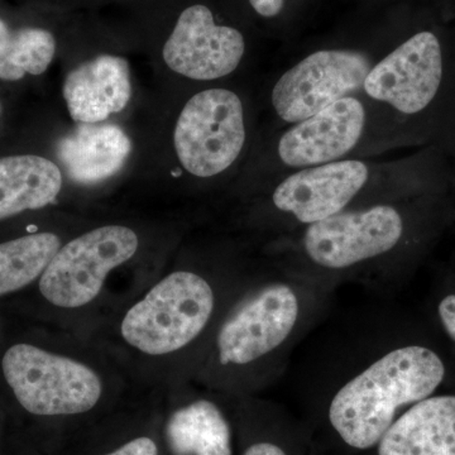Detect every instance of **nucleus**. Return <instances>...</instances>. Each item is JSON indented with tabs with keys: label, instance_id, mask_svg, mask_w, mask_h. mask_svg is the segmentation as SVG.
Here are the masks:
<instances>
[{
	"label": "nucleus",
	"instance_id": "f257e3e1",
	"mask_svg": "<svg viewBox=\"0 0 455 455\" xmlns=\"http://www.w3.org/2000/svg\"><path fill=\"white\" fill-rule=\"evenodd\" d=\"M373 344L325 382L307 427L316 451L367 455L398 416L444 381V361L429 347L388 346L383 335Z\"/></svg>",
	"mask_w": 455,
	"mask_h": 455
},
{
	"label": "nucleus",
	"instance_id": "f03ea898",
	"mask_svg": "<svg viewBox=\"0 0 455 455\" xmlns=\"http://www.w3.org/2000/svg\"><path fill=\"white\" fill-rule=\"evenodd\" d=\"M333 287L307 274L256 284L218 328L215 363L224 371L259 370L269 377L283 371L296 344L324 313Z\"/></svg>",
	"mask_w": 455,
	"mask_h": 455
},
{
	"label": "nucleus",
	"instance_id": "7ed1b4c3",
	"mask_svg": "<svg viewBox=\"0 0 455 455\" xmlns=\"http://www.w3.org/2000/svg\"><path fill=\"white\" fill-rule=\"evenodd\" d=\"M217 309L214 287L202 275L176 271L155 284L123 317V339L148 355L179 352L202 337Z\"/></svg>",
	"mask_w": 455,
	"mask_h": 455
},
{
	"label": "nucleus",
	"instance_id": "20e7f679",
	"mask_svg": "<svg viewBox=\"0 0 455 455\" xmlns=\"http://www.w3.org/2000/svg\"><path fill=\"white\" fill-rule=\"evenodd\" d=\"M405 220L395 206L377 204L311 224L301 238L302 254L314 268L313 277L357 275L400 244Z\"/></svg>",
	"mask_w": 455,
	"mask_h": 455
},
{
	"label": "nucleus",
	"instance_id": "39448f33",
	"mask_svg": "<svg viewBox=\"0 0 455 455\" xmlns=\"http://www.w3.org/2000/svg\"><path fill=\"white\" fill-rule=\"evenodd\" d=\"M2 368L18 403L33 415L85 414L103 395V382L94 370L32 344L11 347Z\"/></svg>",
	"mask_w": 455,
	"mask_h": 455
},
{
	"label": "nucleus",
	"instance_id": "423d86ee",
	"mask_svg": "<svg viewBox=\"0 0 455 455\" xmlns=\"http://www.w3.org/2000/svg\"><path fill=\"white\" fill-rule=\"evenodd\" d=\"M134 230L106 226L62 245L40 278V291L50 304L64 309L85 307L103 289L108 275L137 253Z\"/></svg>",
	"mask_w": 455,
	"mask_h": 455
},
{
	"label": "nucleus",
	"instance_id": "0eeeda50",
	"mask_svg": "<svg viewBox=\"0 0 455 455\" xmlns=\"http://www.w3.org/2000/svg\"><path fill=\"white\" fill-rule=\"evenodd\" d=\"M245 142L243 104L228 89L197 92L176 123L173 143L184 169L196 178H212L229 169Z\"/></svg>",
	"mask_w": 455,
	"mask_h": 455
},
{
	"label": "nucleus",
	"instance_id": "6e6552de",
	"mask_svg": "<svg viewBox=\"0 0 455 455\" xmlns=\"http://www.w3.org/2000/svg\"><path fill=\"white\" fill-rule=\"evenodd\" d=\"M370 68L367 57L357 51H316L277 80L272 107L283 121L295 124L340 99L353 97L363 88Z\"/></svg>",
	"mask_w": 455,
	"mask_h": 455
},
{
	"label": "nucleus",
	"instance_id": "1a4fd4ad",
	"mask_svg": "<svg viewBox=\"0 0 455 455\" xmlns=\"http://www.w3.org/2000/svg\"><path fill=\"white\" fill-rule=\"evenodd\" d=\"M443 80V51L433 32H419L368 71V97L403 114L429 107Z\"/></svg>",
	"mask_w": 455,
	"mask_h": 455
},
{
	"label": "nucleus",
	"instance_id": "9d476101",
	"mask_svg": "<svg viewBox=\"0 0 455 455\" xmlns=\"http://www.w3.org/2000/svg\"><path fill=\"white\" fill-rule=\"evenodd\" d=\"M244 51V37L238 29L217 25L211 9L196 4L180 14L163 56L173 73L209 82L232 74Z\"/></svg>",
	"mask_w": 455,
	"mask_h": 455
},
{
	"label": "nucleus",
	"instance_id": "9b49d317",
	"mask_svg": "<svg viewBox=\"0 0 455 455\" xmlns=\"http://www.w3.org/2000/svg\"><path fill=\"white\" fill-rule=\"evenodd\" d=\"M370 171L361 161L307 167L292 173L272 194L276 211L290 215L302 226H311L347 211L366 187Z\"/></svg>",
	"mask_w": 455,
	"mask_h": 455
},
{
	"label": "nucleus",
	"instance_id": "f8f14e48",
	"mask_svg": "<svg viewBox=\"0 0 455 455\" xmlns=\"http://www.w3.org/2000/svg\"><path fill=\"white\" fill-rule=\"evenodd\" d=\"M364 127L363 104L357 98L346 97L284 132L278 156L295 169L335 163L358 145Z\"/></svg>",
	"mask_w": 455,
	"mask_h": 455
},
{
	"label": "nucleus",
	"instance_id": "ddd939ff",
	"mask_svg": "<svg viewBox=\"0 0 455 455\" xmlns=\"http://www.w3.org/2000/svg\"><path fill=\"white\" fill-rule=\"evenodd\" d=\"M64 98L79 123H100L122 112L132 97L130 65L119 56L101 55L83 62L66 76Z\"/></svg>",
	"mask_w": 455,
	"mask_h": 455
},
{
	"label": "nucleus",
	"instance_id": "4468645a",
	"mask_svg": "<svg viewBox=\"0 0 455 455\" xmlns=\"http://www.w3.org/2000/svg\"><path fill=\"white\" fill-rule=\"evenodd\" d=\"M367 455H455V395L410 406Z\"/></svg>",
	"mask_w": 455,
	"mask_h": 455
},
{
	"label": "nucleus",
	"instance_id": "2eb2a0df",
	"mask_svg": "<svg viewBox=\"0 0 455 455\" xmlns=\"http://www.w3.org/2000/svg\"><path fill=\"white\" fill-rule=\"evenodd\" d=\"M131 152L132 140L121 127L99 123H80L57 145V156L68 178L82 185L113 178Z\"/></svg>",
	"mask_w": 455,
	"mask_h": 455
},
{
	"label": "nucleus",
	"instance_id": "dca6fc26",
	"mask_svg": "<svg viewBox=\"0 0 455 455\" xmlns=\"http://www.w3.org/2000/svg\"><path fill=\"white\" fill-rule=\"evenodd\" d=\"M61 188V171L47 158L33 155L0 158V220L50 205Z\"/></svg>",
	"mask_w": 455,
	"mask_h": 455
},
{
	"label": "nucleus",
	"instance_id": "f3484780",
	"mask_svg": "<svg viewBox=\"0 0 455 455\" xmlns=\"http://www.w3.org/2000/svg\"><path fill=\"white\" fill-rule=\"evenodd\" d=\"M173 455H233V430L214 401L199 398L180 407L166 427Z\"/></svg>",
	"mask_w": 455,
	"mask_h": 455
},
{
	"label": "nucleus",
	"instance_id": "a211bd4d",
	"mask_svg": "<svg viewBox=\"0 0 455 455\" xmlns=\"http://www.w3.org/2000/svg\"><path fill=\"white\" fill-rule=\"evenodd\" d=\"M61 248L53 233H35L0 243V296L16 292L42 276Z\"/></svg>",
	"mask_w": 455,
	"mask_h": 455
},
{
	"label": "nucleus",
	"instance_id": "6ab92c4d",
	"mask_svg": "<svg viewBox=\"0 0 455 455\" xmlns=\"http://www.w3.org/2000/svg\"><path fill=\"white\" fill-rule=\"evenodd\" d=\"M239 455H315L307 427L283 410L266 407L250 429L242 434Z\"/></svg>",
	"mask_w": 455,
	"mask_h": 455
},
{
	"label": "nucleus",
	"instance_id": "aec40b11",
	"mask_svg": "<svg viewBox=\"0 0 455 455\" xmlns=\"http://www.w3.org/2000/svg\"><path fill=\"white\" fill-rule=\"evenodd\" d=\"M55 52L52 33L33 27L12 29L0 18V80L17 82L26 74H44Z\"/></svg>",
	"mask_w": 455,
	"mask_h": 455
},
{
	"label": "nucleus",
	"instance_id": "412c9836",
	"mask_svg": "<svg viewBox=\"0 0 455 455\" xmlns=\"http://www.w3.org/2000/svg\"><path fill=\"white\" fill-rule=\"evenodd\" d=\"M157 443L149 436H139L103 455H158Z\"/></svg>",
	"mask_w": 455,
	"mask_h": 455
},
{
	"label": "nucleus",
	"instance_id": "4be33fe9",
	"mask_svg": "<svg viewBox=\"0 0 455 455\" xmlns=\"http://www.w3.org/2000/svg\"><path fill=\"white\" fill-rule=\"evenodd\" d=\"M438 316L445 333L455 343V293H449L440 300Z\"/></svg>",
	"mask_w": 455,
	"mask_h": 455
},
{
	"label": "nucleus",
	"instance_id": "5701e85b",
	"mask_svg": "<svg viewBox=\"0 0 455 455\" xmlns=\"http://www.w3.org/2000/svg\"><path fill=\"white\" fill-rule=\"evenodd\" d=\"M251 5L260 17H276L283 9L284 0H250Z\"/></svg>",
	"mask_w": 455,
	"mask_h": 455
},
{
	"label": "nucleus",
	"instance_id": "b1692460",
	"mask_svg": "<svg viewBox=\"0 0 455 455\" xmlns=\"http://www.w3.org/2000/svg\"><path fill=\"white\" fill-rule=\"evenodd\" d=\"M0 112H2V106H0Z\"/></svg>",
	"mask_w": 455,
	"mask_h": 455
}]
</instances>
